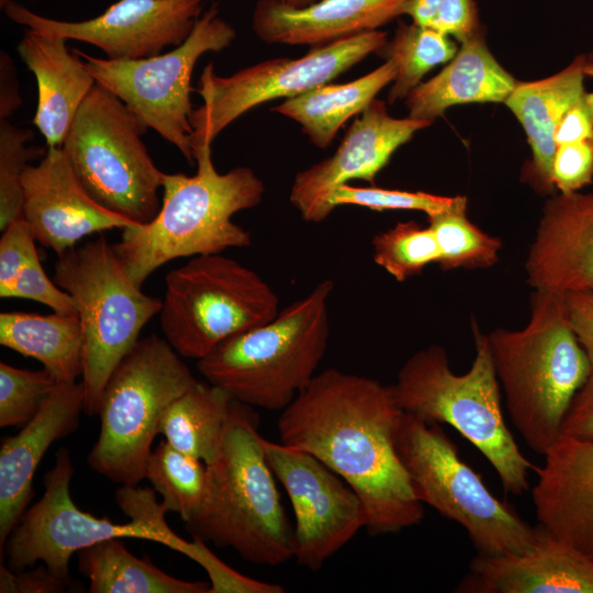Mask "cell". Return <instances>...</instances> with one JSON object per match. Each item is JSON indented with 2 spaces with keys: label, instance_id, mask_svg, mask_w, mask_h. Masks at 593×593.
<instances>
[{
  "label": "cell",
  "instance_id": "1",
  "mask_svg": "<svg viewBox=\"0 0 593 593\" xmlns=\"http://www.w3.org/2000/svg\"><path fill=\"white\" fill-rule=\"evenodd\" d=\"M404 416L392 385L328 368L278 418L280 443L310 452L360 496L371 535L418 524L423 503L396 448Z\"/></svg>",
  "mask_w": 593,
  "mask_h": 593
},
{
  "label": "cell",
  "instance_id": "2",
  "mask_svg": "<svg viewBox=\"0 0 593 593\" xmlns=\"http://www.w3.org/2000/svg\"><path fill=\"white\" fill-rule=\"evenodd\" d=\"M194 160L198 168L193 176L164 175L156 216L146 224L124 228L121 240L113 244L122 268L138 287L172 259L251 245L250 233L232 216L260 203L262 181L248 167L219 172L211 146L198 149Z\"/></svg>",
  "mask_w": 593,
  "mask_h": 593
},
{
  "label": "cell",
  "instance_id": "3",
  "mask_svg": "<svg viewBox=\"0 0 593 593\" xmlns=\"http://www.w3.org/2000/svg\"><path fill=\"white\" fill-rule=\"evenodd\" d=\"M488 339L512 424L533 451L545 456L561 438L570 404L592 373L564 294L535 290L528 324L495 328Z\"/></svg>",
  "mask_w": 593,
  "mask_h": 593
},
{
  "label": "cell",
  "instance_id": "4",
  "mask_svg": "<svg viewBox=\"0 0 593 593\" xmlns=\"http://www.w3.org/2000/svg\"><path fill=\"white\" fill-rule=\"evenodd\" d=\"M258 427L253 407L233 400L220 454L206 466L205 501L186 527L250 563L279 566L293 558L294 533Z\"/></svg>",
  "mask_w": 593,
  "mask_h": 593
},
{
  "label": "cell",
  "instance_id": "5",
  "mask_svg": "<svg viewBox=\"0 0 593 593\" xmlns=\"http://www.w3.org/2000/svg\"><path fill=\"white\" fill-rule=\"evenodd\" d=\"M472 332L475 356L467 372L455 373L447 351L430 345L407 358L392 390L404 413L454 427L486 458L504 490L521 495L529 491V474L537 467L506 425L488 334L475 322Z\"/></svg>",
  "mask_w": 593,
  "mask_h": 593
},
{
  "label": "cell",
  "instance_id": "6",
  "mask_svg": "<svg viewBox=\"0 0 593 593\" xmlns=\"http://www.w3.org/2000/svg\"><path fill=\"white\" fill-rule=\"evenodd\" d=\"M333 290L331 279L321 281L269 322L197 360L198 371L235 401L284 410L311 383L326 353Z\"/></svg>",
  "mask_w": 593,
  "mask_h": 593
},
{
  "label": "cell",
  "instance_id": "7",
  "mask_svg": "<svg viewBox=\"0 0 593 593\" xmlns=\"http://www.w3.org/2000/svg\"><path fill=\"white\" fill-rule=\"evenodd\" d=\"M180 355L158 335L138 339L103 389L100 430L87 461L98 474L137 485L167 407L197 382Z\"/></svg>",
  "mask_w": 593,
  "mask_h": 593
},
{
  "label": "cell",
  "instance_id": "8",
  "mask_svg": "<svg viewBox=\"0 0 593 593\" xmlns=\"http://www.w3.org/2000/svg\"><path fill=\"white\" fill-rule=\"evenodd\" d=\"M53 279L72 298L80 321L83 412L94 416L108 379L159 314L161 300L142 292L102 236L57 255Z\"/></svg>",
  "mask_w": 593,
  "mask_h": 593
},
{
  "label": "cell",
  "instance_id": "9",
  "mask_svg": "<svg viewBox=\"0 0 593 593\" xmlns=\"http://www.w3.org/2000/svg\"><path fill=\"white\" fill-rule=\"evenodd\" d=\"M147 130L121 99L97 83L61 145L88 194L138 225L150 222L158 213L165 175L142 139Z\"/></svg>",
  "mask_w": 593,
  "mask_h": 593
},
{
  "label": "cell",
  "instance_id": "10",
  "mask_svg": "<svg viewBox=\"0 0 593 593\" xmlns=\"http://www.w3.org/2000/svg\"><path fill=\"white\" fill-rule=\"evenodd\" d=\"M395 448L418 500L462 526L479 555L518 553L535 542L537 527L488 489L440 424L404 413Z\"/></svg>",
  "mask_w": 593,
  "mask_h": 593
},
{
  "label": "cell",
  "instance_id": "11",
  "mask_svg": "<svg viewBox=\"0 0 593 593\" xmlns=\"http://www.w3.org/2000/svg\"><path fill=\"white\" fill-rule=\"evenodd\" d=\"M165 283L160 328L170 346L186 358L202 359L280 311L272 288L222 253L194 256L168 272Z\"/></svg>",
  "mask_w": 593,
  "mask_h": 593
},
{
  "label": "cell",
  "instance_id": "12",
  "mask_svg": "<svg viewBox=\"0 0 593 593\" xmlns=\"http://www.w3.org/2000/svg\"><path fill=\"white\" fill-rule=\"evenodd\" d=\"M234 27L220 15L213 3L197 20L188 38L159 55L113 60L75 49L96 79L121 99L142 121L172 144L190 166L195 160L191 146V78L200 57L228 47Z\"/></svg>",
  "mask_w": 593,
  "mask_h": 593
},
{
  "label": "cell",
  "instance_id": "13",
  "mask_svg": "<svg viewBox=\"0 0 593 593\" xmlns=\"http://www.w3.org/2000/svg\"><path fill=\"white\" fill-rule=\"evenodd\" d=\"M388 34L374 30L325 45L312 46L300 58H273L245 67L230 76H217L212 64L204 67L198 93L203 103L190 115L194 153L211 146L219 134L253 108L278 98H293L331 82L378 53Z\"/></svg>",
  "mask_w": 593,
  "mask_h": 593
},
{
  "label": "cell",
  "instance_id": "14",
  "mask_svg": "<svg viewBox=\"0 0 593 593\" xmlns=\"http://www.w3.org/2000/svg\"><path fill=\"white\" fill-rule=\"evenodd\" d=\"M74 473L70 452L60 447L45 474L43 496L24 512L4 544L9 569L21 571L41 561L69 584L70 558L85 548L110 538L157 542L156 535L138 521L116 524L80 510L70 496Z\"/></svg>",
  "mask_w": 593,
  "mask_h": 593
},
{
  "label": "cell",
  "instance_id": "15",
  "mask_svg": "<svg viewBox=\"0 0 593 593\" xmlns=\"http://www.w3.org/2000/svg\"><path fill=\"white\" fill-rule=\"evenodd\" d=\"M262 446L293 508V558L310 571H317L366 528L363 503L342 477L310 452L264 437Z\"/></svg>",
  "mask_w": 593,
  "mask_h": 593
},
{
  "label": "cell",
  "instance_id": "16",
  "mask_svg": "<svg viewBox=\"0 0 593 593\" xmlns=\"http://www.w3.org/2000/svg\"><path fill=\"white\" fill-rule=\"evenodd\" d=\"M204 0H118L101 14L63 21L37 14L15 0L2 10L12 22L98 47L105 58L133 60L182 44L201 16Z\"/></svg>",
  "mask_w": 593,
  "mask_h": 593
},
{
  "label": "cell",
  "instance_id": "17",
  "mask_svg": "<svg viewBox=\"0 0 593 593\" xmlns=\"http://www.w3.org/2000/svg\"><path fill=\"white\" fill-rule=\"evenodd\" d=\"M432 121L391 116L385 102L374 99L351 123L336 152L296 174L290 201L302 219L323 222L333 212L335 189L359 179L373 184L394 152Z\"/></svg>",
  "mask_w": 593,
  "mask_h": 593
},
{
  "label": "cell",
  "instance_id": "18",
  "mask_svg": "<svg viewBox=\"0 0 593 593\" xmlns=\"http://www.w3.org/2000/svg\"><path fill=\"white\" fill-rule=\"evenodd\" d=\"M22 217L44 247L57 255L85 236L138 225L97 203L78 180L61 146H46L22 177Z\"/></svg>",
  "mask_w": 593,
  "mask_h": 593
},
{
  "label": "cell",
  "instance_id": "19",
  "mask_svg": "<svg viewBox=\"0 0 593 593\" xmlns=\"http://www.w3.org/2000/svg\"><path fill=\"white\" fill-rule=\"evenodd\" d=\"M534 290L593 291V193H558L544 205L525 262Z\"/></svg>",
  "mask_w": 593,
  "mask_h": 593
},
{
  "label": "cell",
  "instance_id": "20",
  "mask_svg": "<svg viewBox=\"0 0 593 593\" xmlns=\"http://www.w3.org/2000/svg\"><path fill=\"white\" fill-rule=\"evenodd\" d=\"M457 591L593 593V561L539 525L535 542L522 552L478 553Z\"/></svg>",
  "mask_w": 593,
  "mask_h": 593
},
{
  "label": "cell",
  "instance_id": "21",
  "mask_svg": "<svg viewBox=\"0 0 593 593\" xmlns=\"http://www.w3.org/2000/svg\"><path fill=\"white\" fill-rule=\"evenodd\" d=\"M85 406L81 382L57 383L37 414L0 446V552L33 496V478L53 443L74 433Z\"/></svg>",
  "mask_w": 593,
  "mask_h": 593
},
{
  "label": "cell",
  "instance_id": "22",
  "mask_svg": "<svg viewBox=\"0 0 593 593\" xmlns=\"http://www.w3.org/2000/svg\"><path fill=\"white\" fill-rule=\"evenodd\" d=\"M536 469L539 525L593 561V443L561 437Z\"/></svg>",
  "mask_w": 593,
  "mask_h": 593
},
{
  "label": "cell",
  "instance_id": "23",
  "mask_svg": "<svg viewBox=\"0 0 593 593\" xmlns=\"http://www.w3.org/2000/svg\"><path fill=\"white\" fill-rule=\"evenodd\" d=\"M406 0H321L295 8L282 0H258L251 16L266 43L320 46L374 31L402 14Z\"/></svg>",
  "mask_w": 593,
  "mask_h": 593
},
{
  "label": "cell",
  "instance_id": "24",
  "mask_svg": "<svg viewBox=\"0 0 593 593\" xmlns=\"http://www.w3.org/2000/svg\"><path fill=\"white\" fill-rule=\"evenodd\" d=\"M65 37L27 29L16 51L34 75L37 102L33 124L46 146L59 147L83 100L97 85L75 49Z\"/></svg>",
  "mask_w": 593,
  "mask_h": 593
},
{
  "label": "cell",
  "instance_id": "25",
  "mask_svg": "<svg viewBox=\"0 0 593 593\" xmlns=\"http://www.w3.org/2000/svg\"><path fill=\"white\" fill-rule=\"evenodd\" d=\"M588 57L577 56L571 64L547 78L518 82L504 101L521 123L532 149V160L524 176L538 192L550 193L555 187L551 166L557 148L555 131L566 111L584 91Z\"/></svg>",
  "mask_w": 593,
  "mask_h": 593
},
{
  "label": "cell",
  "instance_id": "26",
  "mask_svg": "<svg viewBox=\"0 0 593 593\" xmlns=\"http://www.w3.org/2000/svg\"><path fill=\"white\" fill-rule=\"evenodd\" d=\"M517 81L490 52L482 31L460 43L457 54L406 99L409 116L434 121L454 105L503 102Z\"/></svg>",
  "mask_w": 593,
  "mask_h": 593
},
{
  "label": "cell",
  "instance_id": "27",
  "mask_svg": "<svg viewBox=\"0 0 593 593\" xmlns=\"http://www.w3.org/2000/svg\"><path fill=\"white\" fill-rule=\"evenodd\" d=\"M0 344L40 361L57 383L82 376L83 336L77 312H2Z\"/></svg>",
  "mask_w": 593,
  "mask_h": 593
},
{
  "label": "cell",
  "instance_id": "28",
  "mask_svg": "<svg viewBox=\"0 0 593 593\" xmlns=\"http://www.w3.org/2000/svg\"><path fill=\"white\" fill-rule=\"evenodd\" d=\"M396 67L385 60L371 72L346 83H325L272 108L302 126L312 144L328 147L338 130L359 115L385 86L393 82Z\"/></svg>",
  "mask_w": 593,
  "mask_h": 593
},
{
  "label": "cell",
  "instance_id": "29",
  "mask_svg": "<svg viewBox=\"0 0 593 593\" xmlns=\"http://www.w3.org/2000/svg\"><path fill=\"white\" fill-rule=\"evenodd\" d=\"M78 570L90 593H210L211 583L186 581L157 568L147 556L137 558L120 538H110L77 552Z\"/></svg>",
  "mask_w": 593,
  "mask_h": 593
},
{
  "label": "cell",
  "instance_id": "30",
  "mask_svg": "<svg viewBox=\"0 0 593 593\" xmlns=\"http://www.w3.org/2000/svg\"><path fill=\"white\" fill-rule=\"evenodd\" d=\"M115 501L121 511L132 521L147 526L157 538V542L176 550L199 563L208 573L210 593H282L284 588L258 581L238 573L209 549L205 541L193 536L187 541L178 536L165 519L166 508L156 501L154 490L137 485H121L115 493Z\"/></svg>",
  "mask_w": 593,
  "mask_h": 593
},
{
  "label": "cell",
  "instance_id": "31",
  "mask_svg": "<svg viewBox=\"0 0 593 593\" xmlns=\"http://www.w3.org/2000/svg\"><path fill=\"white\" fill-rule=\"evenodd\" d=\"M232 403L223 389L197 381L167 407L158 434L179 451L210 466L220 454Z\"/></svg>",
  "mask_w": 593,
  "mask_h": 593
},
{
  "label": "cell",
  "instance_id": "32",
  "mask_svg": "<svg viewBox=\"0 0 593 593\" xmlns=\"http://www.w3.org/2000/svg\"><path fill=\"white\" fill-rule=\"evenodd\" d=\"M458 49L449 36L433 27L400 22L393 38L387 41L377 53L396 67L388 103L392 104L406 98L427 72L438 65L448 63Z\"/></svg>",
  "mask_w": 593,
  "mask_h": 593
},
{
  "label": "cell",
  "instance_id": "33",
  "mask_svg": "<svg viewBox=\"0 0 593 593\" xmlns=\"http://www.w3.org/2000/svg\"><path fill=\"white\" fill-rule=\"evenodd\" d=\"M145 479L163 496L161 504L166 511L179 514L184 523L199 514L208 494L206 465L179 451L166 440L153 449Z\"/></svg>",
  "mask_w": 593,
  "mask_h": 593
},
{
  "label": "cell",
  "instance_id": "34",
  "mask_svg": "<svg viewBox=\"0 0 593 593\" xmlns=\"http://www.w3.org/2000/svg\"><path fill=\"white\" fill-rule=\"evenodd\" d=\"M427 222L438 245L441 270L489 268L499 261L502 240L468 219L466 197L456 195L450 208L428 215Z\"/></svg>",
  "mask_w": 593,
  "mask_h": 593
},
{
  "label": "cell",
  "instance_id": "35",
  "mask_svg": "<svg viewBox=\"0 0 593 593\" xmlns=\"http://www.w3.org/2000/svg\"><path fill=\"white\" fill-rule=\"evenodd\" d=\"M373 261L396 281L419 275L438 264L439 249L432 228L415 221L399 222L372 237Z\"/></svg>",
  "mask_w": 593,
  "mask_h": 593
},
{
  "label": "cell",
  "instance_id": "36",
  "mask_svg": "<svg viewBox=\"0 0 593 593\" xmlns=\"http://www.w3.org/2000/svg\"><path fill=\"white\" fill-rule=\"evenodd\" d=\"M30 128L0 120V230L22 216V177L30 161L42 158L46 149L29 147Z\"/></svg>",
  "mask_w": 593,
  "mask_h": 593
},
{
  "label": "cell",
  "instance_id": "37",
  "mask_svg": "<svg viewBox=\"0 0 593 593\" xmlns=\"http://www.w3.org/2000/svg\"><path fill=\"white\" fill-rule=\"evenodd\" d=\"M57 382L43 370L0 362V426L23 427L41 410Z\"/></svg>",
  "mask_w": 593,
  "mask_h": 593
},
{
  "label": "cell",
  "instance_id": "38",
  "mask_svg": "<svg viewBox=\"0 0 593 593\" xmlns=\"http://www.w3.org/2000/svg\"><path fill=\"white\" fill-rule=\"evenodd\" d=\"M456 197L437 195L423 191H404L371 187L339 186L329 198L331 205H357L373 211H422L427 216L450 208Z\"/></svg>",
  "mask_w": 593,
  "mask_h": 593
},
{
  "label": "cell",
  "instance_id": "39",
  "mask_svg": "<svg viewBox=\"0 0 593 593\" xmlns=\"http://www.w3.org/2000/svg\"><path fill=\"white\" fill-rule=\"evenodd\" d=\"M0 296L33 300L58 313L76 312L72 298L46 276L38 255L12 281L0 286Z\"/></svg>",
  "mask_w": 593,
  "mask_h": 593
},
{
  "label": "cell",
  "instance_id": "40",
  "mask_svg": "<svg viewBox=\"0 0 593 593\" xmlns=\"http://www.w3.org/2000/svg\"><path fill=\"white\" fill-rule=\"evenodd\" d=\"M551 180L560 193L578 192L593 181L591 139L558 145L551 166Z\"/></svg>",
  "mask_w": 593,
  "mask_h": 593
},
{
  "label": "cell",
  "instance_id": "41",
  "mask_svg": "<svg viewBox=\"0 0 593 593\" xmlns=\"http://www.w3.org/2000/svg\"><path fill=\"white\" fill-rule=\"evenodd\" d=\"M0 238V286L12 281L20 270L37 254L35 237L21 216L11 222Z\"/></svg>",
  "mask_w": 593,
  "mask_h": 593
},
{
  "label": "cell",
  "instance_id": "42",
  "mask_svg": "<svg viewBox=\"0 0 593 593\" xmlns=\"http://www.w3.org/2000/svg\"><path fill=\"white\" fill-rule=\"evenodd\" d=\"M432 27L460 43L471 37L481 30L474 0H440Z\"/></svg>",
  "mask_w": 593,
  "mask_h": 593
},
{
  "label": "cell",
  "instance_id": "43",
  "mask_svg": "<svg viewBox=\"0 0 593 593\" xmlns=\"http://www.w3.org/2000/svg\"><path fill=\"white\" fill-rule=\"evenodd\" d=\"M68 583L52 573L45 564L35 570L13 571L1 561L0 592L1 593H59Z\"/></svg>",
  "mask_w": 593,
  "mask_h": 593
},
{
  "label": "cell",
  "instance_id": "44",
  "mask_svg": "<svg viewBox=\"0 0 593 593\" xmlns=\"http://www.w3.org/2000/svg\"><path fill=\"white\" fill-rule=\"evenodd\" d=\"M556 145L593 138V92L583 91L560 120L555 134Z\"/></svg>",
  "mask_w": 593,
  "mask_h": 593
},
{
  "label": "cell",
  "instance_id": "45",
  "mask_svg": "<svg viewBox=\"0 0 593 593\" xmlns=\"http://www.w3.org/2000/svg\"><path fill=\"white\" fill-rule=\"evenodd\" d=\"M561 437L593 443V371L570 404Z\"/></svg>",
  "mask_w": 593,
  "mask_h": 593
},
{
  "label": "cell",
  "instance_id": "46",
  "mask_svg": "<svg viewBox=\"0 0 593 593\" xmlns=\"http://www.w3.org/2000/svg\"><path fill=\"white\" fill-rule=\"evenodd\" d=\"M564 301L570 325L593 371V291L567 293Z\"/></svg>",
  "mask_w": 593,
  "mask_h": 593
},
{
  "label": "cell",
  "instance_id": "47",
  "mask_svg": "<svg viewBox=\"0 0 593 593\" xmlns=\"http://www.w3.org/2000/svg\"><path fill=\"white\" fill-rule=\"evenodd\" d=\"M18 71L11 56L0 53V120L9 118L21 107Z\"/></svg>",
  "mask_w": 593,
  "mask_h": 593
},
{
  "label": "cell",
  "instance_id": "48",
  "mask_svg": "<svg viewBox=\"0 0 593 593\" xmlns=\"http://www.w3.org/2000/svg\"><path fill=\"white\" fill-rule=\"evenodd\" d=\"M440 0H406L402 14L412 19V23L421 27H432L439 9Z\"/></svg>",
  "mask_w": 593,
  "mask_h": 593
},
{
  "label": "cell",
  "instance_id": "49",
  "mask_svg": "<svg viewBox=\"0 0 593 593\" xmlns=\"http://www.w3.org/2000/svg\"><path fill=\"white\" fill-rule=\"evenodd\" d=\"M282 1L291 7L303 8V7L314 3L316 0H282Z\"/></svg>",
  "mask_w": 593,
  "mask_h": 593
},
{
  "label": "cell",
  "instance_id": "50",
  "mask_svg": "<svg viewBox=\"0 0 593 593\" xmlns=\"http://www.w3.org/2000/svg\"><path fill=\"white\" fill-rule=\"evenodd\" d=\"M584 74L585 76L593 77V60H590L589 58L584 67ZM591 141L593 143V138Z\"/></svg>",
  "mask_w": 593,
  "mask_h": 593
},
{
  "label": "cell",
  "instance_id": "51",
  "mask_svg": "<svg viewBox=\"0 0 593 593\" xmlns=\"http://www.w3.org/2000/svg\"><path fill=\"white\" fill-rule=\"evenodd\" d=\"M13 0H0V8L2 9L7 3L11 2ZM29 1H34V0H29Z\"/></svg>",
  "mask_w": 593,
  "mask_h": 593
}]
</instances>
